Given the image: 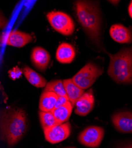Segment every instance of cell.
<instances>
[{
	"mask_svg": "<svg viewBox=\"0 0 132 148\" xmlns=\"http://www.w3.org/2000/svg\"><path fill=\"white\" fill-rule=\"evenodd\" d=\"M27 116L21 108H10L0 112V138L8 146L18 143L27 131Z\"/></svg>",
	"mask_w": 132,
	"mask_h": 148,
	"instance_id": "6da1fadb",
	"label": "cell"
},
{
	"mask_svg": "<svg viewBox=\"0 0 132 148\" xmlns=\"http://www.w3.org/2000/svg\"><path fill=\"white\" fill-rule=\"evenodd\" d=\"M76 14L79 23L91 41L100 43L101 19L98 7L88 1H77L75 3Z\"/></svg>",
	"mask_w": 132,
	"mask_h": 148,
	"instance_id": "7a4b0ae2",
	"label": "cell"
},
{
	"mask_svg": "<svg viewBox=\"0 0 132 148\" xmlns=\"http://www.w3.org/2000/svg\"><path fill=\"white\" fill-rule=\"evenodd\" d=\"M110 58L108 74L119 84L132 83V46L122 49Z\"/></svg>",
	"mask_w": 132,
	"mask_h": 148,
	"instance_id": "3957f363",
	"label": "cell"
},
{
	"mask_svg": "<svg viewBox=\"0 0 132 148\" xmlns=\"http://www.w3.org/2000/svg\"><path fill=\"white\" fill-rule=\"evenodd\" d=\"M103 72L102 68L89 62L84 66L71 79L80 88L84 90L90 88Z\"/></svg>",
	"mask_w": 132,
	"mask_h": 148,
	"instance_id": "277c9868",
	"label": "cell"
},
{
	"mask_svg": "<svg viewBox=\"0 0 132 148\" xmlns=\"http://www.w3.org/2000/svg\"><path fill=\"white\" fill-rule=\"evenodd\" d=\"M46 18L56 32L64 36H70L74 33L75 26L73 19L63 12H49Z\"/></svg>",
	"mask_w": 132,
	"mask_h": 148,
	"instance_id": "5b68a950",
	"label": "cell"
},
{
	"mask_svg": "<svg viewBox=\"0 0 132 148\" xmlns=\"http://www.w3.org/2000/svg\"><path fill=\"white\" fill-rule=\"evenodd\" d=\"M104 129L100 126H91L84 129L79 135L78 140L83 146L95 148L101 143L104 137Z\"/></svg>",
	"mask_w": 132,
	"mask_h": 148,
	"instance_id": "8992f818",
	"label": "cell"
},
{
	"mask_svg": "<svg viewBox=\"0 0 132 148\" xmlns=\"http://www.w3.org/2000/svg\"><path fill=\"white\" fill-rule=\"evenodd\" d=\"M46 141L55 144L66 140L70 134L71 125L66 122L44 130Z\"/></svg>",
	"mask_w": 132,
	"mask_h": 148,
	"instance_id": "52a82bcc",
	"label": "cell"
},
{
	"mask_svg": "<svg viewBox=\"0 0 132 148\" xmlns=\"http://www.w3.org/2000/svg\"><path fill=\"white\" fill-rule=\"evenodd\" d=\"M33 40V38L32 35L19 30H13L8 33H4L0 39L2 43L16 47L25 46Z\"/></svg>",
	"mask_w": 132,
	"mask_h": 148,
	"instance_id": "ba28073f",
	"label": "cell"
},
{
	"mask_svg": "<svg viewBox=\"0 0 132 148\" xmlns=\"http://www.w3.org/2000/svg\"><path fill=\"white\" fill-rule=\"evenodd\" d=\"M113 124L117 130L122 133H132V112H120L112 116Z\"/></svg>",
	"mask_w": 132,
	"mask_h": 148,
	"instance_id": "9c48e42d",
	"label": "cell"
},
{
	"mask_svg": "<svg viewBox=\"0 0 132 148\" xmlns=\"http://www.w3.org/2000/svg\"><path fill=\"white\" fill-rule=\"evenodd\" d=\"M94 96L92 90L85 92L75 103V113L80 116H86L94 107Z\"/></svg>",
	"mask_w": 132,
	"mask_h": 148,
	"instance_id": "30bf717a",
	"label": "cell"
},
{
	"mask_svg": "<svg viewBox=\"0 0 132 148\" xmlns=\"http://www.w3.org/2000/svg\"><path fill=\"white\" fill-rule=\"evenodd\" d=\"M50 55L45 49L35 47L31 53V60L33 65L41 71H45L50 62Z\"/></svg>",
	"mask_w": 132,
	"mask_h": 148,
	"instance_id": "8fae6325",
	"label": "cell"
},
{
	"mask_svg": "<svg viewBox=\"0 0 132 148\" xmlns=\"http://www.w3.org/2000/svg\"><path fill=\"white\" fill-rule=\"evenodd\" d=\"M111 38L119 43H130L132 42V31L120 24L111 26L110 29Z\"/></svg>",
	"mask_w": 132,
	"mask_h": 148,
	"instance_id": "7c38bea8",
	"label": "cell"
},
{
	"mask_svg": "<svg viewBox=\"0 0 132 148\" xmlns=\"http://www.w3.org/2000/svg\"><path fill=\"white\" fill-rule=\"evenodd\" d=\"M76 52L75 48L67 43H62L59 45L56 52V59L59 63L68 64L75 59Z\"/></svg>",
	"mask_w": 132,
	"mask_h": 148,
	"instance_id": "4fadbf2b",
	"label": "cell"
},
{
	"mask_svg": "<svg viewBox=\"0 0 132 148\" xmlns=\"http://www.w3.org/2000/svg\"><path fill=\"white\" fill-rule=\"evenodd\" d=\"M63 82L68 100L73 107H74L77 100L83 94L85 91L77 86L71 79H64Z\"/></svg>",
	"mask_w": 132,
	"mask_h": 148,
	"instance_id": "5bb4252c",
	"label": "cell"
},
{
	"mask_svg": "<svg viewBox=\"0 0 132 148\" xmlns=\"http://www.w3.org/2000/svg\"><path fill=\"white\" fill-rule=\"evenodd\" d=\"M22 71L26 79L31 85L37 88L45 87L47 84L46 79L37 72L28 66L24 67Z\"/></svg>",
	"mask_w": 132,
	"mask_h": 148,
	"instance_id": "9a60e30c",
	"label": "cell"
},
{
	"mask_svg": "<svg viewBox=\"0 0 132 148\" xmlns=\"http://www.w3.org/2000/svg\"><path fill=\"white\" fill-rule=\"evenodd\" d=\"M58 95L53 92H43L39 100V107L43 112H51L55 108Z\"/></svg>",
	"mask_w": 132,
	"mask_h": 148,
	"instance_id": "2e32d148",
	"label": "cell"
},
{
	"mask_svg": "<svg viewBox=\"0 0 132 148\" xmlns=\"http://www.w3.org/2000/svg\"><path fill=\"white\" fill-rule=\"evenodd\" d=\"M73 107L71 103L68 101L66 104L61 107L54 108L51 112L59 124H62L68 120L71 114Z\"/></svg>",
	"mask_w": 132,
	"mask_h": 148,
	"instance_id": "e0dca14e",
	"label": "cell"
},
{
	"mask_svg": "<svg viewBox=\"0 0 132 148\" xmlns=\"http://www.w3.org/2000/svg\"><path fill=\"white\" fill-rule=\"evenodd\" d=\"M39 117L41 126L44 130L59 125L51 112L39 111Z\"/></svg>",
	"mask_w": 132,
	"mask_h": 148,
	"instance_id": "ac0fdd59",
	"label": "cell"
},
{
	"mask_svg": "<svg viewBox=\"0 0 132 148\" xmlns=\"http://www.w3.org/2000/svg\"><path fill=\"white\" fill-rule=\"evenodd\" d=\"M43 92H53L57 94L58 97L67 96L64 84L62 80H54L48 82Z\"/></svg>",
	"mask_w": 132,
	"mask_h": 148,
	"instance_id": "d6986e66",
	"label": "cell"
},
{
	"mask_svg": "<svg viewBox=\"0 0 132 148\" xmlns=\"http://www.w3.org/2000/svg\"><path fill=\"white\" fill-rule=\"evenodd\" d=\"M23 74V71L18 67H15L8 71L9 77L13 80L20 78Z\"/></svg>",
	"mask_w": 132,
	"mask_h": 148,
	"instance_id": "ffe728a7",
	"label": "cell"
},
{
	"mask_svg": "<svg viewBox=\"0 0 132 148\" xmlns=\"http://www.w3.org/2000/svg\"><path fill=\"white\" fill-rule=\"evenodd\" d=\"M68 101H69V100H68V98L67 96L58 97V99H57L55 108L61 107V106L66 104Z\"/></svg>",
	"mask_w": 132,
	"mask_h": 148,
	"instance_id": "44dd1931",
	"label": "cell"
},
{
	"mask_svg": "<svg viewBox=\"0 0 132 148\" xmlns=\"http://www.w3.org/2000/svg\"><path fill=\"white\" fill-rule=\"evenodd\" d=\"M8 24V20L6 17L0 12V30L5 29Z\"/></svg>",
	"mask_w": 132,
	"mask_h": 148,
	"instance_id": "7402d4cb",
	"label": "cell"
},
{
	"mask_svg": "<svg viewBox=\"0 0 132 148\" xmlns=\"http://www.w3.org/2000/svg\"><path fill=\"white\" fill-rule=\"evenodd\" d=\"M128 12H129V14L130 17L132 18V1L130 2L129 8H128Z\"/></svg>",
	"mask_w": 132,
	"mask_h": 148,
	"instance_id": "603a6c76",
	"label": "cell"
},
{
	"mask_svg": "<svg viewBox=\"0 0 132 148\" xmlns=\"http://www.w3.org/2000/svg\"><path fill=\"white\" fill-rule=\"evenodd\" d=\"M122 148H132V143H131L130 145H127L125 146H123Z\"/></svg>",
	"mask_w": 132,
	"mask_h": 148,
	"instance_id": "cb8c5ba5",
	"label": "cell"
},
{
	"mask_svg": "<svg viewBox=\"0 0 132 148\" xmlns=\"http://www.w3.org/2000/svg\"><path fill=\"white\" fill-rule=\"evenodd\" d=\"M66 148H76V147H66Z\"/></svg>",
	"mask_w": 132,
	"mask_h": 148,
	"instance_id": "d4e9b609",
	"label": "cell"
}]
</instances>
